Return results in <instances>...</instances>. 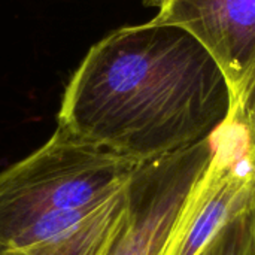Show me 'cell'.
Returning <instances> with one entry per match:
<instances>
[{"mask_svg": "<svg viewBox=\"0 0 255 255\" xmlns=\"http://www.w3.org/2000/svg\"><path fill=\"white\" fill-rule=\"evenodd\" d=\"M227 79L185 28L154 19L94 43L70 76L57 124L148 161L208 139L229 117Z\"/></svg>", "mask_w": 255, "mask_h": 255, "instance_id": "cell-1", "label": "cell"}, {"mask_svg": "<svg viewBox=\"0 0 255 255\" xmlns=\"http://www.w3.org/2000/svg\"><path fill=\"white\" fill-rule=\"evenodd\" d=\"M142 163L57 124L45 143L0 172V253L46 217L123 188Z\"/></svg>", "mask_w": 255, "mask_h": 255, "instance_id": "cell-2", "label": "cell"}, {"mask_svg": "<svg viewBox=\"0 0 255 255\" xmlns=\"http://www.w3.org/2000/svg\"><path fill=\"white\" fill-rule=\"evenodd\" d=\"M187 193L160 255H199L230 223L255 211V127L227 120Z\"/></svg>", "mask_w": 255, "mask_h": 255, "instance_id": "cell-3", "label": "cell"}, {"mask_svg": "<svg viewBox=\"0 0 255 255\" xmlns=\"http://www.w3.org/2000/svg\"><path fill=\"white\" fill-rule=\"evenodd\" d=\"M155 22L190 31L223 70L229 118L255 127V0H164Z\"/></svg>", "mask_w": 255, "mask_h": 255, "instance_id": "cell-4", "label": "cell"}, {"mask_svg": "<svg viewBox=\"0 0 255 255\" xmlns=\"http://www.w3.org/2000/svg\"><path fill=\"white\" fill-rule=\"evenodd\" d=\"M211 154L209 136L191 146L142 163L130 181L127 223L108 255L161 254L179 208Z\"/></svg>", "mask_w": 255, "mask_h": 255, "instance_id": "cell-5", "label": "cell"}, {"mask_svg": "<svg viewBox=\"0 0 255 255\" xmlns=\"http://www.w3.org/2000/svg\"><path fill=\"white\" fill-rule=\"evenodd\" d=\"M128 190L130 182L93 203L46 217L24 232L4 253L108 255L128 218Z\"/></svg>", "mask_w": 255, "mask_h": 255, "instance_id": "cell-6", "label": "cell"}, {"mask_svg": "<svg viewBox=\"0 0 255 255\" xmlns=\"http://www.w3.org/2000/svg\"><path fill=\"white\" fill-rule=\"evenodd\" d=\"M199 255H255V211L226 226Z\"/></svg>", "mask_w": 255, "mask_h": 255, "instance_id": "cell-7", "label": "cell"}, {"mask_svg": "<svg viewBox=\"0 0 255 255\" xmlns=\"http://www.w3.org/2000/svg\"><path fill=\"white\" fill-rule=\"evenodd\" d=\"M163 3H164V0H145V4L152 6V7H158V9L163 6Z\"/></svg>", "mask_w": 255, "mask_h": 255, "instance_id": "cell-8", "label": "cell"}]
</instances>
